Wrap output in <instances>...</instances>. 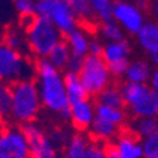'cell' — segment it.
Instances as JSON below:
<instances>
[{
    "label": "cell",
    "mask_w": 158,
    "mask_h": 158,
    "mask_svg": "<svg viewBox=\"0 0 158 158\" xmlns=\"http://www.w3.org/2000/svg\"><path fill=\"white\" fill-rule=\"evenodd\" d=\"M35 83L43 106L48 112L69 120L71 102L66 95L65 73L52 65L47 58L38 59L35 62Z\"/></svg>",
    "instance_id": "obj_1"
},
{
    "label": "cell",
    "mask_w": 158,
    "mask_h": 158,
    "mask_svg": "<svg viewBox=\"0 0 158 158\" xmlns=\"http://www.w3.org/2000/svg\"><path fill=\"white\" fill-rule=\"evenodd\" d=\"M41 98L35 79L20 81L11 85V112L10 117L19 124L33 123L41 110Z\"/></svg>",
    "instance_id": "obj_2"
},
{
    "label": "cell",
    "mask_w": 158,
    "mask_h": 158,
    "mask_svg": "<svg viewBox=\"0 0 158 158\" xmlns=\"http://www.w3.org/2000/svg\"><path fill=\"white\" fill-rule=\"evenodd\" d=\"M35 62L30 55L10 48L3 41L0 43V81L13 85L20 81L35 79Z\"/></svg>",
    "instance_id": "obj_3"
},
{
    "label": "cell",
    "mask_w": 158,
    "mask_h": 158,
    "mask_svg": "<svg viewBox=\"0 0 158 158\" xmlns=\"http://www.w3.org/2000/svg\"><path fill=\"white\" fill-rule=\"evenodd\" d=\"M30 52L35 58L43 59L51 54L59 43H62L64 34L47 19L37 16L34 21L26 30Z\"/></svg>",
    "instance_id": "obj_4"
},
{
    "label": "cell",
    "mask_w": 158,
    "mask_h": 158,
    "mask_svg": "<svg viewBox=\"0 0 158 158\" xmlns=\"http://www.w3.org/2000/svg\"><path fill=\"white\" fill-rule=\"evenodd\" d=\"M79 76L82 79V83L85 85V89L88 92L89 98L98 95L105 90L106 88L112 85L113 75L109 69L107 64L102 56L88 55L85 56V62L79 72Z\"/></svg>",
    "instance_id": "obj_5"
},
{
    "label": "cell",
    "mask_w": 158,
    "mask_h": 158,
    "mask_svg": "<svg viewBox=\"0 0 158 158\" xmlns=\"http://www.w3.org/2000/svg\"><path fill=\"white\" fill-rule=\"evenodd\" d=\"M37 16L47 19L64 34L79 27V21L65 0H37Z\"/></svg>",
    "instance_id": "obj_6"
},
{
    "label": "cell",
    "mask_w": 158,
    "mask_h": 158,
    "mask_svg": "<svg viewBox=\"0 0 158 158\" xmlns=\"http://www.w3.org/2000/svg\"><path fill=\"white\" fill-rule=\"evenodd\" d=\"M113 20L130 35H135L148 21L147 11L140 9L133 0H114Z\"/></svg>",
    "instance_id": "obj_7"
},
{
    "label": "cell",
    "mask_w": 158,
    "mask_h": 158,
    "mask_svg": "<svg viewBox=\"0 0 158 158\" xmlns=\"http://www.w3.org/2000/svg\"><path fill=\"white\" fill-rule=\"evenodd\" d=\"M24 134L30 145L31 158H59L58 144L52 135L47 134L35 123H27L23 126Z\"/></svg>",
    "instance_id": "obj_8"
},
{
    "label": "cell",
    "mask_w": 158,
    "mask_h": 158,
    "mask_svg": "<svg viewBox=\"0 0 158 158\" xmlns=\"http://www.w3.org/2000/svg\"><path fill=\"white\" fill-rule=\"evenodd\" d=\"M0 158H31L23 127H3L0 133Z\"/></svg>",
    "instance_id": "obj_9"
},
{
    "label": "cell",
    "mask_w": 158,
    "mask_h": 158,
    "mask_svg": "<svg viewBox=\"0 0 158 158\" xmlns=\"http://www.w3.org/2000/svg\"><path fill=\"white\" fill-rule=\"evenodd\" d=\"M131 44L127 40L122 41H113V43H105V49H103L102 58L107 64L113 78L124 79L127 66L131 61Z\"/></svg>",
    "instance_id": "obj_10"
},
{
    "label": "cell",
    "mask_w": 158,
    "mask_h": 158,
    "mask_svg": "<svg viewBox=\"0 0 158 158\" xmlns=\"http://www.w3.org/2000/svg\"><path fill=\"white\" fill-rule=\"evenodd\" d=\"M64 158H107L106 147L83 134H75L68 140Z\"/></svg>",
    "instance_id": "obj_11"
},
{
    "label": "cell",
    "mask_w": 158,
    "mask_h": 158,
    "mask_svg": "<svg viewBox=\"0 0 158 158\" xmlns=\"http://www.w3.org/2000/svg\"><path fill=\"white\" fill-rule=\"evenodd\" d=\"M106 155L107 158H144L141 140L128 130L123 131L106 144Z\"/></svg>",
    "instance_id": "obj_12"
},
{
    "label": "cell",
    "mask_w": 158,
    "mask_h": 158,
    "mask_svg": "<svg viewBox=\"0 0 158 158\" xmlns=\"http://www.w3.org/2000/svg\"><path fill=\"white\" fill-rule=\"evenodd\" d=\"M95 118L96 103H93L90 98L71 103V106H69V122L72 123V126L76 130H79V131L89 130Z\"/></svg>",
    "instance_id": "obj_13"
},
{
    "label": "cell",
    "mask_w": 158,
    "mask_h": 158,
    "mask_svg": "<svg viewBox=\"0 0 158 158\" xmlns=\"http://www.w3.org/2000/svg\"><path fill=\"white\" fill-rule=\"evenodd\" d=\"M134 38L138 48L150 58L158 55V23L155 20H148Z\"/></svg>",
    "instance_id": "obj_14"
},
{
    "label": "cell",
    "mask_w": 158,
    "mask_h": 158,
    "mask_svg": "<svg viewBox=\"0 0 158 158\" xmlns=\"http://www.w3.org/2000/svg\"><path fill=\"white\" fill-rule=\"evenodd\" d=\"M152 71H154V65H152L151 59L134 58L130 61L127 66L124 81L133 83H148L152 75Z\"/></svg>",
    "instance_id": "obj_15"
},
{
    "label": "cell",
    "mask_w": 158,
    "mask_h": 158,
    "mask_svg": "<svg viewBox=\"0 0 158 158\" xmlns=\"http://www.w3.org/2000/svg\"><path fill=\"white\" fill-rule=\"evenodd\" d=\"M120 128L122 127L96 116V118L93 120L92 126L89 128V134H90V138L95 141L102 143V144H109L120 134Z\"/></svg>",
    "instance_id": "obj_16"
},
{
    "label": "cell",
    "mask_w": 158,
    "mask_h": 158,
    "mask_svg": "<svg viewBox=\"0 0 158 158\" xmlns=\"http://www.w3.org/2000/svg\"><path fill=\"white\" fill-rule=\"evenodd\" d=\"M90 35L88 30L82 27H76L73 31L65 35V43L68 44L72 55L78 56H88L89 55V45H90Z\"/></svg>",
    "instance_id": "obj_17"
},
{
    "label": "cell",
    "mask_w": 158,
    "mask_h": 158,
    "mask_svg": "<svg viewBox=\"0 0 158 158\" xmlns=\"http://www.w3.org/2000/svg\"><path fill=\"white\" fill-rule=\"evenodd\" d=\"M133 117H158V95L150 88L145 96L128 109Z\"/></svg>",
    "instance_id": "obj_18"
},
{
    "label": "cell",
    "mask_w": 158,
    "mask_h": 158,
    "mask_svg": "<svg viewBox=\"0 0 158 158\" xmlns=\"http://www.w3.org/2000/svg\"><path fill=\"white\" fill-rule=\"evenodd\" d=\"M3 43L7 44L10 48L16 49L24 55H31L30 52L28 41H27L26 30L23 28H7L3 34Z\"/></svg>",
    "instance_id": "obj_19"
},
{
    "label": "cell",
    "mask_w": 158,
    "mask_h": 158,
    "mask_svg": "<svg viewBox=\"0 0 158 158\" xmlns=\"http://www.w3.org/2000/svg\"><path fill=\"white\" fill-rule=\"evenodd\" d=\"M128 131L133 133L140 140L152 135L158 131L157 118L152 117H133V120L128 123Z\"/></svg>",
    "instance_id": "obj_20"
},
{
    "label": "cell",
    "mask_w": 158,
    "mask_h": 158,
    "mask_svg": "<svg viewBox=\"0 0 158 158\" xmlns=\"http://www.w3.org/2000/svg\"><path fill=\"white\" fill-rule=\"evenodd\" d=\"M65 88H66V95H68V99L71 103H75L89 98L79 73L65 72Z\"/></svg>",
    "instance_id": "obj_21"
},
{
    "label": "cell",
    "mask_w": 158,
    "mask_h": 158,
    "mask_svg": "<svg viewBox=\"0 0 158 158\" xmlns=\"http://www.w3.org/2000/svg\"><path fill=\"white\" fill-rule=\"evenodd\" d=\"M120 89H122L126 107L130 109L144 98L145 93L150 90V86H148V83H133L124 81V83H122Z\"/></svg>",
    "instance_id": "obj_22"
},
{
    "label": "cell",
    "mask_w": 158,
    "mask_h": 158,
    "mask_svg": "<svg viewBox=\"0 0 158 158\" xmlns=\"http://www.w3.org/2000/svg\"><path fill=\"white\" fill-rule=\"evenodd\" d=\"M81 24H95L96 19L89 0H65Z\"/></svg>",
    "instance_id": "obj_23"
},
{
    "label": "cell",
    "mask_w": 158,
    "mask_h": 158,
    "mask_svg": "<svg viewBox=\"0 0 158 158\" xmlns=\"http://www.w3.org/2000/svg\"><path fill=\"white\" fill-rule=\"evenodd\" d=\"M96 103L103 106H109V107H118V109L126 107L122 89H120V86H114V85H110L100 95L96 96Z\"/></svg>",
    "instance_id": "obj_24"
},
{
    "label": "cell",
    "mask_w": 158,
    "mask_h": 158,
    "mask_svg": "<svg viewBox=\"0 0 158 158\" xmlns=\"http://www.w3.org/2000/svg\"><path fill=\"white\" fill-rule=\"evenodd\" d=\"M96 116L105 118V120L118 126V127H123L127 122V113H126L124 109L109 107V106L98 105V103H96Z\"/></svg>",
    "instance_id": "obj_25"
},
{
    "label": "cell",
    "mask_w": 158,
    "mask_h": 158,
    "mask_svg": "<svg viewBox=\"0 0 158 158\" xmlns=\"http://www.w3.org/2000/svg\"><path fill=\"white\" fill-rule=\"evenodd\" d=\"M71 56H72V52H71L68 44H66L65 40H64L62 43H59L58 45L51 51V54L47 56V59H48L55 68H58L59 71H65Z\"/></svg>",
    "instance_id": "obj_26"
},
{
    "label": "cell",
    "mask_w": 158,
    "mask_h": 158,
    "mask_svg": "<svg viewBox=\"0 0 158 158\" xmlns=\"http://www.w3.org/2000/svg\"><path fill=\"white\" fill-rule=\"evenodd\" d=\"M92 6L95 19L99 24L112 21L113 10H114V0H89Z\"/></svg>",
    "instance_id": "obj_27"
},
{
    "label": "cell",
    "mask_w": 158,
    "mask_h": 158,
    "mask_svg": "<svg viewBox=\"0 0 158 158\" xmlns=\"http://www.w3.org/2000/svg\"><path fill=\"white\" fill-rule=\"evenodd\" d=\"M99 34L105 40V43H113V41H122L126 38V33L122 27L116 23L114 20L106 21L99 24Z\"/></svg>",
    "instance_id": "obj_28"
},
{
    "label": "cell",
    "mask_w": 158,
    "mask_h": 158,
    "mask_svg": "<svg viewBox=\"0 0 158 158\" xmlns=\"http://www.w3.org/2000/svg\"><path fill=\"white\" fill-rule=\"evenodd\" d=\"M11 112V85L0 81V118L10 117Z\"/></svg>",
    "instance_id": "obj_29"
},
{
    "label": "cell",
    "mask_w": 158,
    "mask_h": 158,
    "mask_svg": "<svg viewBox=\"0 0 158 158\" xmlns=\"http://www.w3.org/2000/svg\"><path fill=\"white\" fill-rule=\"evenodd\" d=\"M14 10L20 19H28L37 16V0H16Z\"/></svg>",
    "instance_id": "obj_30"
},
{
    "label": "cell",
    "mask_w": 158,
    "mask_h": 158,
    "mask_svg": "<svg viewBox=\"0 0 158 158\" xmlns=\"http://www.w3.org/2000/svg\"><path fill=\"white\" fill-rule=\"evenodd\" d=\"M144 158H158V131L141 140Z\"/></svg>",
    "instance_id": "obj_31"
},
{
    "label": "cell",
    "mask_w": 158,
    "mask_h": 158,
    "mask_svg": "<svg viewBox=\"0 0 158 158\" xmlns=\"http://www.w3.org/2000/svg\"><path fill=\"white\" fill-rule=\"evenodd\" d=\"M83 62H85V58L83 56H78V55H72L71 59H69L68 65H66L65 72H71V73H79L81 69L83 66Z\"/></svg>",
    "instance_id": "obj_32"
},
{
    "label": "cell",
    "mask_w": 158,
    "mask_h": 158,
    "mask_svg": "<svg viewBox=\"0 0 158 158\" xmlns=\"http://www.w3.org/2000/svg\"><path fill=\"white\" fill-rule=\"evenodd\" d=\"M103 49H105V43H102L98 38L90 40V45H89V55H95V56H102L103 55Z\"/></svg>",
    "instance_id": "obj_33"
},
{
    "label": "cell",
    "mask_w": 158,
    "mask_h": 158,
    "mask_svg": "<svg viewBox=\"0 0 158 158\" xmlns=\"http://www.w3.org/2000/svg\"><path fill=\"white\" fill-rule=\"evenodd\" d=\"M148 86L158 95V68H154V71H152V75L148 81Z\"/></svg>",
    "instance_id": "obj_34"
},
{
    "label": "cell",
    "mask_w": 158,
    "mask_h": 158,
    "mask_svg": "<svg viewBox=\"0 0 158 158\" xmlns=\"http://www.w3.org/2000/svg\"><path fill=\"white\" fill-rule=\"evenodd\" d=\"M150 14H151L152 20H155L158 23V3H151V9H150Z\"/></svg>",
    "instance_id": "obj_35"
},
{
    "label": "cell",
    "mask_w": 158,
    "mask_h": 158,
    "mask_svg": "<svg viewBox=\"0 0 158 158\" xmlns=\"http://www.w3.org/2000/svg\"><path fill=\"white\" fill-rule=\"evenodd\" d=\"M151 62H152V65H154V68H158V55H154V56H151Z\"/></svg>",
    "instance_id": "obj_36"
},
{
    "label": "cell",
    "mask_w": 158,
    "mask_h": 158,
    "mask_svg": "<svg viewBox=\"0 0 158 158\" xmlns=\"http://www.w3.org/2000/svg\"><path fill=\"white\" fill-rule=\"evenodd\" d=\"M151 3H158V0H150Z\"/></svg>",
    "instance_id": "obj_37"
},
{
    "label": "cell",
    "mask_w": 158,
    "mask_h": 158,
    "mask_svg": "<svg viewBox=\"0 0 158 158\" xmlns=\"http://www.w3.org/2000/svg\"><path fill=\"white\" fill-rule=\"evenodd\" d=\"M2 130H3V126H2V123H0V133H2Z\"/></svg>",
    "instance_id": "obj_38"
},
{
    "label": "cell",
    "mask_w": 158,
    "mask_h": 158,
    "mask_svg": "<svg viewBox=\"0 0 158 158\" xmlns=\"http://www.w3.org/2000/svg\"><path fill=\"white\" fill-rule=\"evenodd\" d=\"M157 127H158V117H157Z\"/></svg>",
    "instance_id": "obj_39"
},
{
    "label": "cell",
    "mask_w": 158,
    "mask_h": 158,
    "mask_svg": "<svg viewBox=\"0 0 158 158\" xmlns=\"http://www.w3.org/2000/svg\"><path fill=\"white\" fill-rule=\"evenodd\" d=\"M13 2H16V0H13Z\"/></svg>",
    "instance_id": "obj_40"
}]
</instances>
